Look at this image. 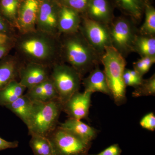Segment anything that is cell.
Returning a JSON list of instances; mask_svg holds the SVG:
<instances>
[{
    "label": "cell",
    "mask_w": 155,
    "mask_h": 155,
    "mask_svg": "<svg viewBox=\"0 0 155 155\" xmlns=\"http://www.w3.org/2000/svg\"><path fill=\"white\" fill-rule=\"evenodd\" d=\"M14 49L15 55L24 63H33L51 67L61 62L60 36L37 30L18 32Z\"/></svg>",
    "instance_id": "obj_1"
},
{
    "label": "cell",
    "mask_w": 155,
    "mask_h": 155,
    "mask_svg": "<svg viewBox=\"0 0 155 155\" xmlns=\"http://www.w3.org/2000/svg\"><path fill=\"white\" fill-rule=\"evenodd\" d=\"M61 61L67 63L81 78L93 69L97 62L96 51L78 31L60 35Z\"/></svg>",
    "instance_id": "obj_2"
},
{
    "label": "cell",
    "mask_w": 155,
    "mask_h": 155,
    "mask_svg": "<svg viewBox=\"0 0 155 155\" xmlns=\"http://www.w3.org/2000/svg\"><path fill=\"white\" fill-rule=\"evenodd\" d=\"M101 61L104 67L108 86L116 105L125 104L127 101L126 88L123 75L126 66L125 58L113 46L107 47Z\"/></svg>",
    "instance_id": "obj_3"
},
{
    "label": "cell",
    "mask_w": 155,
    "mask_h": 155,
    "mask_svg": "<svg viewBox=\"0 0 155 155\" xmlns=\"http://www.w3.org/2000/svg\"><path fill=\"white\" fill-rule=\"evenodd\" d=\"M33 102V111L26 125L28 134L47 137L59 125L63 104L59 99L48 102Z\"/></svg>",
    "instance_id": "obj_4"
},
{
    "label": "cell",
    "mask_w": 155,
    "mask_h": 155,
    "mask_svg": "<svg viewBox=\"0 0 155 155\" xmlns=\"http://www.w3.org/2000/svg\"><path fill=\"white\" fill-rule=\"evenodd\" d=\"M50 78L63 105L72 95L79 91L82 80L74 68L62 62L54 64L51 67Z\"/></svg>",
    "instance_id": "obj_5"
},
{
    "label": "cell",
    "mask_w": 155,
    "mask_h": 155,
    "mask_svg": "<svg viewBox=\"0 0 155 155\" xmlns=\"http://www.w3.org/2000/svg\"><path fill=\"white\" fill-rule=\"evenodd\" d=\"M54 155H88L92 143L83 141L58 125L47 137Z\"/></svg>",
    "instance_id": "obj_6"
},
{
    "label": "cell",
    "mask_w": 155,
    "mask_h": 155,
    "mask_svg": "<svg viewBox=\"0 0 155 155\" xmlns=\"http://www.w3.org/2000/svg\"><path fill=\"white\" fill-rule=\"evenodd\" d=\"M109 28L112 45L123 57L133 51L136 35L133 24L128 20L119 18L111 23Z\"/></svg>",
    "instance_id": "obj_7"
},
{
    "label": "cell",
    "mask_w": 155,
    "mask_h": 155,
    "mask_svg": "<svg viewBox=\"0 0 155 155\" xmlns=\"http://www.w3.org/2000/svg\"><path fill=\"white\" fill-rule=\"evenodd\" d=\"M79 31L86 41L97 52L103 53L107 47L112 45L107 26L89 18L81 21Z\"/></svg>",
    "instance_id": "obj_8"
},
{
    "label": "cell",
    "mask_w": 155,
    "mask_h": 155,
    "mask_svg": "<svg viewBox=\"0 0 155 155\" xmlns=\"http://www.w3.org/2000/svg\"><path fill=\"white\" fill-rule=\"evenodd\" d=\"M61 5L57 0H42L37 19L36 29L60 36L58 21Z\"/></svg>",
    "instance_id": "obj_9"
},
{
    "label": "cell",
    "mask_w": 155,
    "mask_h": 155,
    "mask_svg": "<svg viewBox=\"0 0 155 155\" xmlns=\"http://www.w3.org/2000/svg\"><path fill=\"white\" fill-rule=\"evenodd\" d=\"M42 0H20L18 8V32L36 30L37 19Z\"/></svg>",
    "instance_id": "obj_10"
},
{
    "label": "cell",
    "mask_w": 155,
    "mask_h": 155,
    "mask_svg": "<svg viewBox=\"0 0 155 155\" xmlns=\"http://www.w3.org/2000/svg\"><path fill=\"white\" fill-rule=\"evenodd\" d=\"M51 68L41 64L24 63L19 69V82L28 89L50 78Z\"/></svg>",
    "instance_id": "obj_11"
},
{
    "label": "cell",
    "mask_w": 155,
    "mask_h": 155,
    "mask_svg": "<svg viewBox=\"0 0 155 155\" xmlns=\"http://www.w3.org/2000/svg\"><path fill=\"white\" fill-rule=\"evenodd\" d=\"M92 94L90 92H76L63 105V111L69 118L81 120L87 119Z\"/></svg>",
    "instance_id": "obj_12"
},
{
    "label": "cell",
    "mask_w": 155,
    "mask_h": 155,
    "mask_svg": "<svg viewBox=\"0 0 155 155\" xmlns=\"http://www.w3.org/2000/svg\"><path fill=\"white\" fill-rule=\"evenodd\" d=\"M22 64L23 62L15 55L8 54L0 60V90L19 78V69Z\"/></svg>",
    "instance_id": "obj_13"
},
{
    "label": "cell",
    "mask_w": 155,
    "mask_h": 155,
    "mask_svg": "<svg viewBox=\"0 0 155 155\" xmlns=\"http://www.w3.org/2000/svg\"><path fill=\"white\" fill-rule=\"evenodd\" d=\"M81 21L78 12L61 5L58 21V33L60 35L78 31Z\"/></svg>",
    "instance_id": "obj_14"
},
{
    "label": "cell",
    "mask_w": 155,
    "mask_h": 155,
    "mask_svg": "<svg viewBox=\"0 0 155 155\" xmlns=\"http://www.w3.org/2000/svg\"><path fill=\"white\" fill-rule=\"evenodd\" d=\"M58 125L87 143H92L98 134L97 129L81 120L68 118L65 122L59 123Z\"/></svg>",
    "instance_id": "obj_15"
},
{
    "label": "cell",
    "mask_w": 155,
    "mask_h": 155,
    "mask_svg": "<svg viewBox=\"0 0 155 155\" xmlns=\"http://www.w3.org/2000/svg\"><path fill=\"white\" fill-rule=\"evenodd\" d=\"M84 91L92 93L99 92L111 97V93L104 71L97 66L90 71L89 75L82 80Z\"/></svg>",
    "instance_id": "obj_16"
},
{
    "label": "cell",
    "mask_w": 155,
    "mask_h": 155,
    "mask_svg": "<svg viewBox=\"0 0 155 155\" xmlns=\"http://www.w3.org/2000/svg\"><path fill=\"white\" fill-rule=\"evenodd\" d=\"M25 94L32 101L48 102L59 99V95L51 78L28 89Z\"/></svg>",
    "instance_id": "obj_17"
},
{
    "label": "cell",
    "mask_w": 155,
    "mask_h": 155,
    "mask_svg": "<svg viewBox=\"0 0 155 155\" xmlns=\"http://www.w3.org/2000/svg\"><path fill=\"white\" fill-rule=\"evenodd\" d=\"M5 107L19 117L27 125L33 111L34 102L26 95L23 94L14 102Z\"/></svg>",
    "instance_id": "obj_18"
},
{
    "label": "cell",
    "mask_w": 155,
    "mask_h": 155,
    "mask_svg": "<svg viewBox=\"0 0 155 155\" xmlns=\"http://www.w3.org/2000/svg\"><path fill=\"white\" fill-rule=\"evenodd\" d=\"M87 7L89 19L107 26L110 24V14L107 0H90Z\"/></svg>",
    "instance_id": "obj_19"
},
{
    "label": "cell",
    "mask_w": 155,
    "mask_h": 155,
    "mask_svg": "<svg viewBox=\"0 0 155 155\" xmlns=\"http://www.w3.org/2000/svg\"><path fill=\"white\" fill-rule=\"evenodd\" d=\"M26 88L17 80L11 81L0 90V106L5 107L23 95Z\"/></svg>",
    "instance_id": "obj_20"
},
{
    "label": "cell",
    "mask_w": 155,
    "mask_h": 155,
    "mask_svg": "<svg viewBox=\"0 0 155 155\" xmlns=\"http://www.w3.org/2000/svg\"><path fill=\"white\" fill-rule=\"evenodd\" d=\"M133 51L141 57H155V38L154 36L136 35L134 42Z\"/></svg>",
    "instance_id": "obj_21"
},
{
    "label": "cell",
    "mask_w": 155,
    "mask_h": 155,
    "mask_svg": "<svg viewBox=\"0 0 155 155\" xmlns=\"http://www.w3.org/2000/svg\"><path fill=\"white\" fill-rule=\"evenodd\" d=\"M20 0H0V14L18 31V8Z\"/></svg>",
    "instance_id": "obj_22"
},
{
    "label": "cell",
    "mask_w": 155,
    "mask_h": 155,
    "mask_svg": "<svg viewBox=\"0 0 155 155\" xmlns=\"http://www.w3.org/2000/svg\"><path fill=\"white\" fill-rule=\"evenodd\" d=\"M29 146L34 155H54L51 144L47 137L31 134Z\"/></svg>",
    "instance_id": "obj_23"
},
{
    "label": "cell",
    "mask_w": 155,
    "mask_h": 155,
    "mask_svg": "<svg viewBox=\"0 0 155 155\" xmlns=\"http://www.w3.org/2000/svg\"><path fill=\"white\" fill-rule=\"evenodd\" d=\"M132 92L134 97L155 95V75H153L150 78L143 79L141 83L134 87Z\"/></svg>",
    "instance_id": "obj_24"
},
{
    "label": "cell",
    "mask_w": 155,
    "mask_h": 155,
    "mask_svg": "<svg viewBox=\"0 0 155 155\" xmlns=\"http://www.w3.org/2000/svg\"><path fill=\"white\" fill-rule=\"evenodd\" d=\"M141 35L153 36L155 34V10L153 7L147 6L146 8L144 22L140 29Z\"/></svg>",
    "instance_id": "obj_25"
},
{
    "label": "cell",
    "mask_w": 155,
    "mask_h": 155,
    "mask_svg": "<svg viewBox=\"0 0 155 155\" xmlns=\"http://www.w3.org/2000/svg\"><path fill=\"white\" fill-rule=\"evenodd\" d=\"M122 8L127 11L134 18L138 19L142 13L140 0H117Z\"/></svg>",
    "instance_id": "obj_26"
},
{
    "label": "cell",
    "mask_w": 155,
    "mask_h": 155,
    "mask_svg": "<svg viewBox=\"0 0 155 155\" xmlns=\"http://www.w3.org/2000/svg\"><path fill=\"white\" fill-rule=\"evenodd\" d=\"M155 63V57H141L140 59L133 63L134 70L143 77L144 74L149 71Z\"/></svg>",
    "instance_id": "obj_27"
},
{
    "label": "cell",
    "mask_w": 155,
    "mask_h": 155,
    "mask_svg": "<svg viewBox=\"0 0 155 155\" xmlns=\"http://www.w3.org/2000/svg\"><path fill=\"white\" fill-rule=\"evenodd\" d=\"M15 38L0 33V60L9 54L10 51L14 49Z\"/></svg>",
    "instance_id": "obj_28"
},
{
    "label": "cell",
    "mask_w": 155,
    "mask_h": 155,
    "mask_svg": "<svg viewBox=\"0 0 155 155\" xmlns=\"http://www.w3.org/2000/svg\"><path fill=\"white\" fill-rule=\"evenodd\" d=\"M61 5L69 7L78 13L87 8L90 0H57Z\"/></svg>",
    "instance_id": "obj_29"
},
{
    "label": "cell",
    "mask_w": 155,
    "mask_h": 155,
    "mask_svg": "<svg viewBox=\"0 0 155 155\" xmlns=\"http://www.w3.org/2000/svg\"><path fill=\"white\" fill-rule=\"evenodd\" d=\"M18 31L0 14V33L16 38Z\"/></svg>",
    "instance_id": "obj_30"
},
{
    "label": "cell",
    "mask_w": 155,
    "mask_h": 155,
    "mask_svg": "<svg viewBox=\"0 0 155 155\" xmlns=\"http://www.w3.org/2000/svg\"><path fill=\"white\" fill-rule=\"evenodd\" d=\"M143 128L154 131L155 130V116L153 113H150L143 117L140 122Z\"/></svg>",
    "instance_id": "obj_31"
},
{
    "label": "cell",
    "mask_w": 155,
    "mask_h": 155,
    "mask_svg": "<svg viewBox=\"0 0 155 155\" xmlns=\"http://www.w3.org/2000/svg\"><path fill=\"white\" fill-rule=\"evenodd\" d=\"M123 81L125 86L134 87H135L141 83L143 78H137L134 77L128 71L125 69L123 75Z\"/></svg>",
    "instance_id": "obj_32"
},
{
    "label": "cell",
    "mask_w": 155,
    "mask_h": 155,
    "mask_svg": "<svg viewBox=\"0 0 155 155\" xmlns=\"http://www.w3.org/2000/svg\"><path fill=\"white\" fill-rule=\"evenodd\" d=\"M122 150L119 144L115 143L97 154L89 155H121Z\"/></svg>",
    "instance_id": "obj_33"
},
{
    "label": "cell",
    "mask_w": 155,
    "mask_h": 155,
    "mask_svg": "<svg viewBox=\"0 0 155 155\" xmlns=\"http://www.w3.org/2000/svg\"><path fill=\"white\" fill-rule=\"evenodd\" d=\"M19 141H8L3 139L0 137V151L8 149H14L19 146Z\"/></svg>",
    "instance_id": "obj_34"
}]
</instances>
